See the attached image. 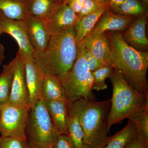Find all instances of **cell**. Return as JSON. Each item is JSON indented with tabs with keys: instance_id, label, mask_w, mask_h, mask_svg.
Masks as SVG:
<instances>
[{
	"instance_id": "cell-29",
	"label": "cell",
	"mask_w": 148,
	"mask_h": 148,
	"mask_svg": "<svg viewBox=\"0 0 148 148\" xmlns=\"http://www.w3.org/2000/svg\"><path fill=\"white\" fill-rule=\"evenodd\" d=\"M107 5L109 6L108 4L102 3L95 0H85L82 9L78 16L80 18Z\"/></svg>"
},
{
	"instance_id": "cell-22",
	"label": "cell",
	"mask_w": 148,
	"mask_h": 148,
	"mask_svg": "<svg viewBox=\"0 0 148 148\" xmlns=\"http://www.w3.org/2000/svg\"><path fill=\"white\" fill-rule=\"evenodd\" d=\"M67 128L75 148H84L83 131L76 113L69 103L67 116Z\"/></svg>"
},
{
	"instance_id": "cell-26",
	"label": "cell",
	"mask_w": 148,
	"mask_h": 148,
	"mask_svg": "<svg viewBox=\"0 0 148 148\" xmlns=\"http://www.w3.org/2000/svg\"><path fill=\"white\" fill-rule=\"evenodd\" d=\"M138 129V133L148 145V107L145 109L141 115L135 122Z\"/></svg>"
},
{
	"instance_id": "cell-4",
	"label": "cell",
	"mask_w": 148,
	"mask_h": 148,
	"mask_svg": "<svg viewBox=\"0 0 148 148\" xmlns=\"http://www.w3.org/2000/svg\"><path fill=\"white\" fill-rule=\"evenodd\" d=\"M78 47L74 28L51 36L45 50L33 56L45 73L58 77L69 71L76 60Z\"/></svg>"
},
{
	"instance_id": "cell-14",
	"label": "cell",
	"mask_w": 148,
	"mask_h": 148,
	"mask_svg": "<svg viewBox=\"0 0 148 148\" xmlns=\"http://www.w3.org/2000/svg\"><path fill=\"white\" fill-rule=\"evenodd\" d=\"M79 19L77 15L66 4L59 7L44 22L51 36H55L71 28H74Z\"/></svg>"
},
{
	"instance_id": "cell-20",
	"label": "cell",
	"mask_w": 148,
	"mask_h": 148,
	"mask_svg": "<svg viewBox=\"0 0 148 148\" xmlns=\"http://www.w3.org/2000/svg\"><path fill=\"white\" fill-rule=\"evenodd\" d=\"M138 134L135 123L130 120L126 126L115 135L111 136L103 148H125Z\"/></svg>"
},
{
	"instance_id": "cell-30",
	"label": "cell",
	"mask_w": 148,
	"mask_h": 148,
	"mask_svg": "<svg viewBox=\"0 0 148 148\" xmlns=\"http://www.w3.org/2000/svg\"><path fill=\"white\" fill-rule=\"evenodd\" d=\"M52 148H75L69 134H60L57 140L51 146Z\"/></svg>"
},
{
	"instance_id": "cell-37",
	"label": "cell",
	"mask_w": 148,
	"mask_h": 148,
	"mask_svg": "<svg viewBox=\"0 0 148 148\" xmlns=\"http://www.w3.org/2000/svg\"><path fill=\"white\" fill-rule=\"evenodd\" d=\"M1 105L0 104V113H1Z\"/></svg>"
},
{
	"instance_id": "cell-7",
	"label": "cell",
	"mask_w": 148,
	"mask_h": 148,
	"mask_svg": "<svg viewBox=\"0 0 148 148\" xmlns=\"http://www.w3.org/2000/svg\"><path fill=\"white\" fill-rule=\"evenodd\" d=\"M30 107L7 103L1 106L0 134L3 137L26 139L25 130Z\"/></svg>"
},
{
	"instance_id": "cell-21",
	"label": "cell",
	"mask_w": 148,
	"mask_h": 148,
	"mask_svg": "<svg viewBox=\"0 0 148 148\" xmlns=\"http://www.w3.org/2000/svg\"><path fill=\"white\" fill-rule=\"evenodd\" d=\"M27 0H0V12L8 18L24 20L27 15Z\"/></svg>"
},
{
	"instance_id": "cell-33",
	"label": "cell",
	"mask_w": 148,
	"mask_h": 148,
	"mask_svg": "<svg viewBox=\"0 0 148 148\" xmlns=\"http://www.w3.org/2000/svg\"><path fill=\"white\" fill-rule=\"evenodd\" d=\"M125 0H108L109 9L116 7L121 5Z\"/></svg>"
},
{
	"instance_id": "cell-38",
	"label": "cell",
	"mask_w": 148,
	"mask_h": 148,
	"mask_svg": "<svg viewBox=\"0 0 148 148\" xmlns=\"http://www.w3.org/2000/svg\"><path fill=\"white\" fill-rule=\"evenodd\" d=\"M84 148H91L88 147H86V146H84Z\"/></svg>"
},
{
	"instance_id": "cell-13",
	"label": "cell",
	"mask_w": 148,
	"mask_h": 148,
	"mask_svg": "<svg viewBox=\"0 0 148 148\" xmlns=\"http://www.w3.org/2000/svg\"><path fill=\"white\" fill-rule=\"evenodd\" d=\"M24 20L34 52H42L47 47L51 37L45 24L42 20L27 14Z\"/></svg>"
},
{
	"instance_id": "cell-6",
	"label": "cell",
	"mask_w": 148,
	"mask_h": 148,
	"mask_svg": "<svg viewBox=\"0 0 148 148\" xmlns=\"http://www.w3.org/2000/svg\"><path fill=\"white\" fill-rule=\"evenodd\" d=\"M60 134L53 124L44 100L41 98L30 107L25 130L29 148L51 146Z\"/></svg>"
},
{
	"instance_id": "cell-12",
	"label": "cell",
	"mask_w": 148,
	"mask_h": 148,
	"mask_svg": "<svg viewBox=\"0 0 148 148\" xmlns=\"http://www.w3.org/2000/svg\"><path fill=\"white\" fill-rule=\"evenodd\" d=\"M147 13L138 16L126 30L121 32L123 39L126 43L136 50L147 52L148 40L146 35Z\"/></svg>"
},
{
	"instance_id": "cell-19",
	"label": "cell",
	"mask_w": 148,
	"mask_h": 148,
	"mask_svg": "<svg viewBox=\"0 0 148 148\" xmlns=\"http://www.w3.org/2000/svg\"><path fill=\"white\" fill-rule=\"evenodd\" d=\"M42 98L45 101L66 99L65 90L58 77L45 73L42 89Z\"/></svg>"
},
{
	"instance_id": "cell-10",
	"label": "cell",
	"mask_w": 148,
	"mask_h": 148,
	"mask_svg": "<svg viewBox=\"0 0 148 148\" xmlns=\"http://www.w3.org/2000/svg\"><path fill=\"white\" fill-rule=\"evenodd\" d=\"M23 57L31 107L42 98V89L45 73L33 56Z\"/></svg>"
},
{
	"instance_id": "cell-15",
	"label": "cell",
	"mask_w": 148,
	"mask_h": 148,
	"mask_svg": "<svg viewBox=\"0 0 148 148\" xmlns=\"http://www.w3.org/2000/svg\"><path fill=\"white\" fill-rule=\"evenodd\" d=\"M80 42L98 61L110 65L111 47L107 33L88 35Z\"/></svg>"
},
{
	"instance_id": "cell-39",
	"label": "cell",
	"mask_w": 148,
	"mask_h": 148,
	"mask_svg": "<svg viewBox=\"0 0 148 148\" xmlns=\"http://www.w3.org/2000/svg\"><path fill=\"white\" fill-rule=\"evenodd\" d=\"M46 148H52V147H51V146H50V147H49Z\"/></svg>"
},
{
	"instance_id": "cell-5",
	"label": "cell",
	"mask_w": 148,
	"mask_h": 148,
	"mask_svg": "<svg viewBox=\"0 0 148 148\" xmlns=\"http://www.w3.org/2000/svg\"><path fill=\"white\" fill-rule=\"evenodd\" d=\"M78 54L71 69L58 76L65 90L66 101L72 103L80 99L96 101L92 90L93 77L84 56L83 45L77 44Z\"/></svg>"
},
{
	"instance_id": "cell-31",
	"label": "cell",
	"mask_w": 148,
	"mask_h": 148,
	"mask_svg": "<svg viewBox=\"0 0 148 148\" xmlns=\"http://www.w3.org/2000/svg\"><path fill=\"white\" fill-rule=\"evenodd\" d=\"M85 1V0H66L64 4L69 6L78 16L82 9Z\"/></svg>"
},
{
	"instance_id": "cell-34",
	"label": "cell",
	"mask_w": 148,
	"mask_h": 148,
	"mask_svg": "<svg viewBox=\"0 0 148 148\" xmlns=\"http://www.w3.org/2000/svg\"><path fill=\"white\" fill-rule=\"evenodd\" d=\"M1 33L0 32V35ZM5 48L0 43V66L2 64L3 61L5 59Z\"/></svg>"
},
{
	"instance_id": "cell-8",
	"label": "cell",
	"mask_w": 148,
	"mask_h": 148,
	"mask_svg": "<svg viewBox=\"0 0 148 148\" xmlns=\"http://www.w3.org/2000/svg\"><path fill=\"white\" fill-rule=\"evenodd\" d=\"M15 58L14 73L8 102L16 106L30 107L24 58L18 51Z\"/></svg>"
},
{
	"instance_id": "cell-27",
	"label": "cell",
	"mask_w": 148,
	"mask_h": 148,
	"mask_svg": "<svg viewBox=\"0 0 148 148\" xmlns=\"http://www.w3.org/2000/svg\"><path fill=\"white\" fill-rule=\"evenodd\" d=\"M0 148H29L26 139L0 137Z\"/></svg>"
},
{
	"instance_id": "cell-18",
	"label": "cell",
	"mask_w": 148,
	"mask_h": 148,
	"mask_svg": "<svg viewBox=\"0 0 148 148\" xmlns=\"http://www.w3.org/2000/svg\"><path fill=\"white\" fill-rule=\"evenodd\" d=\"M108 8V6H105L94 12L79 18L74 27L77 44L90 34L99 18Z\"/></svg>"
},
{
	"instance_id": "cell-24",
	"label": "cell",
	"mask_w": 148,
	"mask_h": 148,
	"mask_svg": "<svg viewBox=\"0 0 148 148\" xmlns=\"http://www.w3.org/2000/svg\"><path fill=\"white\" fill-rule=\"evenodd\" d=\"M110 9L116 14L137 17L146 13L145 7L139 0H125L120 5Z\"/></svg>"
},
{
	"instance_id": "cell-16",
	"label": "cell",
	"mask_w": 148,
	"mask_h": 148,
	"mask_svg": "<svg viewBox=\"0 0 148 148\" xmlns=\"http://www.w3.org/2000/svg\"><path fill=\"white\" fill-rule=\"evenodd\" d=\"M65 2V0H27V14L45 21Z\"/></svg>"
},
{
	"instance_id": "cell-9",
	"label": "cell",
	"mask_w": 148,
	"mask_h": 148,
	"mask_svg": "<svg viewBox=\"0 0 148 148\" xmlns=\"http://www.w3.org/2000/svg\"><path fill=\"white\" fill-rule=\"evenodd\" d=\"M0 32L13 37L18 44V51L22 56H33L34 50L29 41L24 19H11L0 12Z\"/></svg>"
},
{
	"instance_id": "cell-40",
	"label": "cell",
	"mask_w": 148,
	"mask_h": 148,
	"mask_svg": "<svg viewBox=\"0 0 148 148\" xmlns=\"http://www.w3.org/2000/svg\"><path fill=\"white\" fill-rule=\"evenodd\" d=\"M66 0H65V2H66Z\"/></svg>"
},
{
	"instance_id": "cell-28",
	"label": "cell",
	"mask_w": 148,
	"mask_h": 148,
	"mask_svg": "<svg viewBox=\"0 0 148 148\" xmlns=\"http://www.w3.org/2000/svg\"><path fill=\"white\" fill-rule=\"evenodd\" d=\"M83 51L84 56L87 64L88 68L90 71H95L96 70L101 69L104 66H108L103 64L97 60L87 49L83 46Z\"/></svg>"
},
{
	"instance_id": "cell-35",
	"label": "cell",
	"mask_w": 148,
	"mask_h": 148,
	"mask_svg": "<svg viewBox=\"0 0 148 148\" xmlns=\"http://www.w3.org/2000/svg\"><path fill=\"white\" fill-rule=\"evenodd\" d=\"M95 1L102 3L108 4V0H95Z\"/></svg>"
},
{
	"instance_id": "cell-2",
	"label": "cell",
	"mask_w": 148,
	"mask_h": 148,
	"mask_svg": "<svg viewBox=\"0 0 148 148\" xmlns=\"http://www.w3.org/2000/svg\"><path fill=\"white\" fill-rule=\"evenodd\" d=\"M70 103L76 113L84 133V146L103 148L110 136L108 119L111 108V99L103 101L80 99Z\"/></svg>"
},
{
	"instance_id": "cell-11",
	"label": "cell",
	"mask_w": 148,
	"mask_h": 148,
	"mask_svg": "<svg viewBox=\"0 0 148 148\" xmlns=\"http://www.w3.org/2000/svg\"><path fill=\"white\" fill-rule=\"evenodd\" d=\"M137 18L135 16L116 14L108 9L88 35L99 34L108 32H123Z\"/></svg>"
},
{
	"instance_id": "cell-17",
	"label": "cell",
	"mask_w": 148,
	"mask_h": 148,
	"mask_svg": "<svg viewBox=\"0 0 148 148\" xmlns=\"http://www.w3.org/2000/svg\"><path fill=\"white\" fill-rule=\"evenodd\" d=\"M47 110L60 134H69L67 116L69 103L66 99L45 101Z\"/></svg>"
},
{
	"instance_id": "cell-36",
	"label": "cell",
	"mask_w": 148,
	"mask_h": 148,
	"mask_svg": "<svg viewBox=\"0 0 148 148\" xmlns=\"http://www.w3.org/2000/svg\"><path fill=\"white\" fill-rule=\"evenodd\" d=\"M140 1H143L145 3H147L148 0H140Z\"/></svg>"
},
{
	"instance_id": "cell-3",
	"label": "cell",
	"mask_w": 148,
	"mask_h": 148,
	"mask_svg": "<svg viewBox=\"0 0 148 148\" xmlns=\"http://www.w3.org/2000/svg\"><path fill=\"white\" fill-rule=\"evenodd\" d=\"M113 87L111 108L108 119L110 131L114 124L125 119L135 122L148 107V95L133 88L118 71L113 69L109 77Z\"/></svg>"
},
{
	"instance_id": "cell-1",
	"label": "cell",
	"mask_w": 148,
	"mask_h": 148,
	"mask_svg": "<svg viewBox=\"0 0 148 148\" xmlns=\"http://www.w3.org/2000/svg\"><path fill=\"white\" fill-rule=\"evenodd\" d=\"M110 45V65L136 90L148 95V52L136 50L124 41L121 32H106Z\"/></svg>"
},
{
	"instance_id": "cell-25",
	"label": "cell",
	"mask_w": 148,
	"mask_h": 148,
	"mask_svg": "<svg viewBox=\"0 0 148 148\" xmlns=\"http://www.w3.org/2000/svg\"><path fill=\"white\" fill-rule=\"evenodd\" d=\"M113 69L112 66L108 65L92 72L93 77L92 90L100 91L105 90L108 88L106 80L110 77Z\"/></svg>"
},
{
	"instance_id": "cell-32",
	"label": "cell",
	"mask_w": 148,
	"mask_h": 148,
	"mask_svg": "<svg viewBox=\"0 0 148 148\" xmlns=\"http://www.w3.org/2000/svg\"><path fill=\"white\" fill-rule=\"evenodd\" d=\"M125 148H148V145L138 133Z\"/></svg>"
},
{
	"instance_id": "cell-23",
	"label": "cell",
	"mask_w": 148,
	"mask_h": 148,
	"mask_svg": "<svg viewBox=\"0 0 148 148\" xmlns=\"http://www.w3.org/2000/svg\"><path fill=\"white\" fill-rule=\"evenodd\" d=\"M15 58L3 67L0 74V104L2 105L8 102L13 80Z\"/></svg>"
}]
</instances>
